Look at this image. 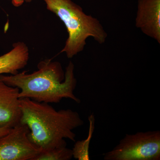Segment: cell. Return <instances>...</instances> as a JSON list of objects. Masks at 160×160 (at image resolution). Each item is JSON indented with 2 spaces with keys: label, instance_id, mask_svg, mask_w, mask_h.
<instances>
[{
  "label": "cell",
  "instance_id": "obj_5",
  "mask_svg": "<svg viewBox=\"0 0 160 160\" xmlns=\"http://www.w3.org/2000/svg\"><path fill=\"white\" fill-rule=\"evenodd\" d=\"M29 131L20 122L0 138V160H34L42 149L30 141Z\"/></svg>",
  "mask_w": 160,
  "mask_h": 160
},
{
  "label": "cell",
  "instance_id": "obj_9",
  "mask_svg": "<svg viewBox=\"0 0 160 160\" xmlns=\"http://www.w3.org/2000/svg\"><path fill=\"white\" fill-rule=\"evenodd\" d=\"M89 126V134L88 137L82 141H78L75 142L74 146L72 148L73 158L78 160H89V144L95 128V117L94 115L91 114L88 118Z\"/></svg>",
  "mask_w": 160,
  "mask_h": 160
},
{
  "label": "cell",
  "instance_id": "obj_11",
  "mask_svg": "<svg viewBox=\"0 0 160 160\" xmlns=\"http://www.w3.org/2000/svg\"><path fill=\"white\" fill-rule=\"evenodd\" d=\"M8 1H11L12 4L14 6H18L22 5L24 2L28 3L30 2H31L32 0H8Z\"/></svg>",
  "mask_w": 160,
  "mask_h": 160
},
{
  "label": "cell",
  "instance_id": "obj_6",
  "mask_svg": "<svg viewBox=\"0 0 160 160\" xmlns=\"http://www.w3.org/2000/svg\"><path fill=\"white\" fill-rule=\"evenodd\" d=\"M136 26L160 44V0H139Z\"/></svg>",
  "mask_w": 160,
  "mask_h": 160
},
{
  "label": "cell",
  "instance_id": "obj_10",
  "mask_svg": "<svg viewBox=\"0 0 160 160\" xmlns=\"http://www.w3.org/2000/svg\"><path fill=\"white\" fill-rule=\"evenodd\" d=\"M72 158V149L62 147L42 150L34 160H70Z\"/></svg>",
  "mask_w": 160,
  "mask_h": 160
},
{
  "label": "cell",
  "instance_id": "obj_8",
  "mask_svg": "<svg viewBox=\"0 0 160 160\" xmlns=\"http://www.w3.org/2000/svg\"><path fill=\"white\" fill-rule=\"evenodd\" d=\"M29 57V49L26 44L20 42L14 43L11 50L0 56V75L17 74L26 67Z\"/></svg>",
  "mask_w": 160,
  "mask_h": 160
},
{
  "label": "cell",
  "instance_id": "obj_7",
  "mask_svg": "<svg viewBox=\"0 0 160 160\" xmlns=\"http://www.w3.org/2000/svg\"><path fill=\"white\" fill-rule=\"evenodd\" d=\"M19 91L0 80V128H12L20 122Z\"/></svg>",
  "mask_w": 160,
  "mask_h": 160
},
{
  "label": "cell",
  "instance_id": "obj_12",
  "mask_svg": "<svg viewBox=\"0 0 160 160\" xmlns=\"http://www.w3.org/2000/svg\"><path fill=\"white\" fill-rule=\"evenodd\" d=\"M12 128L3 127L0 128V138L7 134L11 130Z\"/></svg>",
  "mask_w": 160,
  "mask_h": 160
},
{
  "label": "cell",
  "instance_id": "obj_4",
  "mask_svg": "<svg viewBox=\"0 0 160 160\" xmlns=\"http://www.w3.org/2000/svg\"><path fill=\"white\" fill-rule=\"evenodd\" d=\"M103 156L105 160H160V131L126 134L117 146Z\"/></svg>",
  "mask_w": 160,
  "mask_h": 160
},
{
  "label": "cell",
  "instance_id": "obj_3",
  "mask_svg": "<svg viewBox=\"0 0 160 160\" xmlns=\"http://www.w3.org/2000/svg\"><path fill=\"white\" fill-rule=\"evenodd\" d=\"M48 10L65 24L68 38L60 52L72 58L82 51L86 40L92 37L100 44L106 42L107 33L99 20L86 14L82 7L72 0H44Z\"/></svg>",
  "mask_w": 160,
  "mask_h": 160
},
{
  "label": "cell",
  "instance_id": "obj_2",
  "mask_svg": "<svg viewBox=\"0 0 160 160\" xmlns=\"http://www.w3.org/2000/svg\"><path fill=\"white\" fill-rule=\"evenodd\" d=\"M74 66L69 62L64 72L60 63L46 59L38 65V70L32 73L26 71L10 75H0V80L8 86L19 89V98L47 103L60 102L63 98H69L77 103L81 100L76 97L77 86Z\"/></svg>",
  "mask_w": 160,
  "mask_h": 160
},
{
  "label": "cell",
  "instance_id": "obj_1",
  "mask_svg": "<svg viewBox=\"0 0 160 160\" xmlns=\"http://www.w3.org/2000/svg\"><path fill=\"white\" fill-rule=\"evenodd\" d=\"M20 106V122L28 126L29 140L42 151L66 147L65 139L75 142L73 130L84 124L77 112L69 109L57 111L49 103L21 98Z\"/></svg>",
  "mask_w": 160,
  "mask_h": 160
}]
</instances>
